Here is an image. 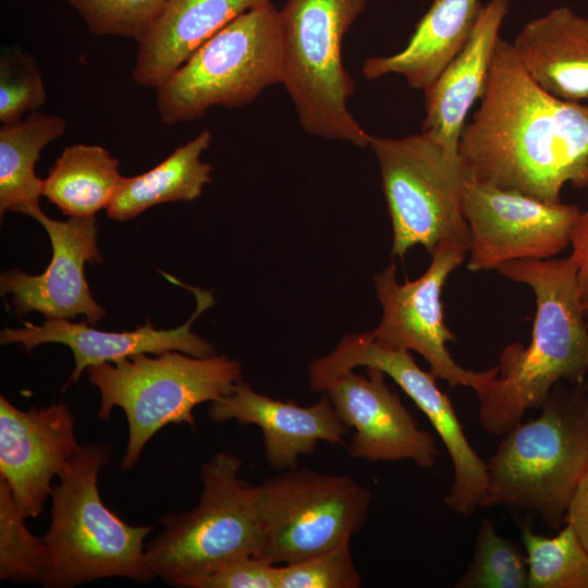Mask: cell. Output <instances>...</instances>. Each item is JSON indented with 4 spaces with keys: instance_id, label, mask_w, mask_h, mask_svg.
Segmentation results:
<instances>
[{
    "instance_id": "21",
    "label": "cell",
    "mask_w": 588,
    "mask_h": 588,
    "mask_svg": "<svg viewBox=\"0 0 588 588\" xmlns=\"http://www.w3.org/2000/svg\"><path fill=\"white\" fill-rule=\"evenodd\" d=\"M532 81L567 101L588 99V19L558 7L527 22L512 42Z\"/></svg>"
},
{
    "instance_id": "9",
    "label": "cell",
    "mask_w": 588,
    "mask_h": 588,
    "mask_svg": "<svg viewBox=\"0 0 588 588\" xmlns=\"http://www.w3.org/2000/svg\"><path fill=\"white\" fill-rule=\"evenodd\" d=\"M369 147L379 163L392 222L391 256L403 258L416 245L431 254L441 242L468 248L462 210L467 175L460 157L425 132L401 138L370 135Z\"/></svg>"
},
{
    "instance_id": "25",
    "label": "cell",
    "mask_w": 588,
    "mask_h": 588,
    "mask_svg": "<svg viewBox=\"0 0 588 588\" xmlns=\"http://www.w3.org/2000/svg\"><path fill=\"white\" fill-rule=\"evenodd\" d=\"M121 179L119 160L105 147L73 144L42 180V196L70 218L93 217L108 207Z\"/></svg>"
},
{
    "instance_id": "34",
    "label": "cell",
    "mask_w": 588,
    "mask_h": 588,
    "mask_svg": "<svg viewBox=\"0 0 588 588\" xmlns=\"http://www.w3.org/2000/svg\"><path fill=\"white\" fill-rule=\"evenodd\" d=\"M565 524L573 526L588 550V465L569 501Z\"/></svg>"
},
{
    "instance_id": "29",
    "label": "cell",
    "mask_w": 588,
    "mask_h": 588,
    "mask_svg": "<svg viewBox=\"0 0 588 588\" xmlns=\"http://www.w3.org/2000/svg\"><path fill=\"white\" fill-rule=\"evenodd\" d=\"M97 36H120L139 42L168 0H68Z\"/></svg>"
},
{
    "instance_id": "1",
    "label": "cell",
    "mask_w": 588,
    "mask_h": 588,
    "mask_svg": "<svg viewBox=\"0 0 588 588\" xmlns=\"http://www.w3.org/2000/svg\"><path fill=\"white\" fill-rule=\"evenodd\" d=\"M458 157L469 179L561 204L564 184L588 188V105L543 90L500 37Z\"/></svg>"
},
{
    "instance_id": "30",
    "label": "cell",
    "mask_w": 588,
    "mask_h": 588,
    "mask_svg": "<svg viewBox=\"0 0 588 588\" xmlns=\"http://www.w3.org/2000/svg\"><path fill=\"white\" fill-rule=\"evenodd\" d=\"M40 68L20 48H5L0 57V122H15L46 101Z\"/></svg>"
},
{
    "instance_id": "11",
    "label": "cell",
    "mask_w": 588,
    "mask_h": 588,
    "mask_svg": "<svg viewBox=\"0 0 588 588\" xmlns=\"http://www.w3.org/2000/svg\"><path fill=\"white\" fill-rule=\"evenodd\" d=\"M356 367H375L389 376L425 414L444 444L453 466L445 505L462 516L480 507L487 486V464L467 440L454 407L431 371L421 369L409 351L378 345L370 332L346 334L328 355L309 365V388L323 392L338 376Z\"/></svg>"
},
{
    "instance_id": "33",
    "label": "cell",
    "mask_w": 588,
    "mask_h": 588,
    "mask_svg": "<svg viewBox=\"0 0 588 588\" xmlns=\"http://www.w3.org/2000/svg\"><path fill=\"white\" fill-rule=\"evenodd\" d=\"M573 257L576 264V278L588 326V207L580 211L571 233Z\"/></svg>"
},
{
    "instance_id": "13",
    "label": "cell",
    "mask_w": 588,
    "mask_h": 588,
    "mask_svg": "<svg viewBox=\"0 0 588 588\" xmlns=\"http://www.w3.org/2000/svg\"><path fill=\"white\" fill-rule=\"evenodd\" d=\"M462 210L469 232L467 268L473 272L553 257L571 244L580 212L576 205H550L469 177L463 185Z\"/></svg>"
},
{
    "instance_id": "17",
    "label": "cell",
    "mask_w": 588,
    "mask_h": 588,
    "mask_svg": "<svg viewBox=\"0 0 588 588\" xmlns=\"http://www.w3.org/2000/svg\"><path fill=\"white\" fill-rule=\"evenodd\" d=\"M167 279L193 292L196 309L191 318L174 329H156L148 320L133 331L112 332L89 327L87 321L72 322L70 319H47L41 326L24 321L23 328H5L0 332V343L21 344L28 353L44 343H59L70 347L74 356V369L64 384L77 382L89 366L113 363L121 358L147 353L160 354L179 351L195 357L215 354L212 345L192 332L191 326L198 316L215 304L212 294L183 284L172 275ZM63 388V389H64Z\"/></svg>"
},
{
    "instance_id": "15",
    "label": "cell",
    "mask_w": 588,
    "mask_h": 588,
    "mask_svg": "<svg viewBox=\"0 0 588 588\" xmlns=\"http://www.w3.org/2000/svg\"><path fill=\"white\" fill-rule=\"evenodd\" d=\"M74 422L62 402L22 411L0 396V477L25 518L41 514L52 479L79 450Z\"/></svg>"
},
{
    "instance_id": "22",
    "label": "cell",
    "mask_w": 588,
    "mask_h": 588,
    "mask_svg": "<svg viewBox=\"0 0 588 588\" xmlns=\"http://www.w3.org/2000/svg\"><path fill=\"white\" fill-rule=\"evenodd\" d=\"M481 8L479 0H432L407 45L391 56L367 58L363 75L372 81L397 74L425 91L464 48Z\"/></svg>"
},
{
    "instance_id": "23",
    "label": "cell",
    "mask_w": 588,
    "mask_h": 588,
    "mask_svg": "<svg viewBox=\"0 0 588 588\" xmlns=\"http://www.w3.org/2000/svg\"><path fill=\"white\" fill-rule=\"evenodd\" d=\"M211 137V132L204 130L149 171L136 176H122L106 208L108 217L127 221L159 204L198 198L204 186L212 181V167L200 159L209 148Z\"/></svg>"
},
{
    "instance_id": "7",
    "label": "cell",
    "mask_w": 588,
    "mask_h": 588,
    "mask_svg": "<svg viewBox=\"0 0 588 588\" xmlns=\"http://www.w3.org/2000/svg\"><path fill=\"white\" fill-rule=\"evenodd\" d=\"M368 0H286L280 10L283 79L302 128L309 135L369 146L370 135L348 109L355 82L342 44Z\"/></svg>"
},
{
    "instance_id": "14",
    "label": "cell",
    "mask_w": 588,
    "mask_h": 588,
    "mask_svg": "<svg viewBox=\"0 0 588 588\" xmlns=\"http://www.w3.org/2000/svg\"><path fill=\"white\" fill-rule=\"evenodd\" d=\"M367 375L348 370L323 390L340 420L354 429L348 454L375 463L408 460L421 468L434 467L439 449L433 434L419 428L382 370L367 367Z\"/></svg>"
},
{
    "instance_id": "18",
    "label": "cell",
    "mask_w": 588,
    "mask_h": 588,
    "mask_svg": "<svg viewBox=\"0 0 588 588\" xmlns=\"http://www.w3.org/2000/svg\"><path fill=\"white\" fill-rule=\"evenodd\" d=\"M213 422L235 420L261 429L268 466L277 471L297 467L299 456L311 455L319 442L344 444L350 429L338 417L326 394L313 405L271 399L241 380L233 391L208 407Z\"/></svg>"
},
{
    "instance_id": "2",
    "label": "cell",
    "mask_w": 588,
    "mask_h": 588,
    "mask_svg": "<svg viewBox=\"0 0 588 588\" xmlns=\"http://www.w3.org/2000/svg\"><path fill=\"white\" fill-rule=\"evenodd\" d=\"M495 270L528 285L536 296L529 344L506 345L499 358L498 376L476 392L481 427L502 437L523 421L526 412L540 408L559 382H584L588 326L571 255L512 260Z\"/></svg>"
},
{
    "instance_id": "8",
    "label": "cell",
    "mask_w": 588,
    "mask_h": 588,
    "mask_svg": "<svg viewBox=\"0 0 588 588\" xmlns=\"http://www.w3.org/2000/svg\"><path fill=\"white\" fill-rule=\"evenodd\" d=\"M282 47L280 10L271 2L241 14L156 89L160 120L172 125L199 119L212 107L252 103L282 84Z\"/></svg>"
},
{
    "instance_id": "16",
    "label": "cell",
    "mask_w": 588,
    "mask_h": 588,
    "mask_svg": "<svg viewBox=\"0 0 588 588\" xmlns=\"http://www.w3.org/2000/svg\"><path fill=\"white\" fill-rule=\"evenodd\" d=\"M25 215L45 228L52 258L38 275L19 270L3 272L1 294H12V304L20 315L37 311L46 319H73L84 315L88 323L101 320L105 309L94 299L84 272L85 262L102 261L96 243L95 216L60 221L47 217L40 207Z\"/></svg>"
},
{
    "instance_id": "24",
    "label": "cell",
    "mask_w": 588,
    "mask_h": 588,
    "mask_svg": "<svg viewBox=\"0 0 588 588\" xmlns=\"http://www.w3.org/2000/svg\"><path fill=\"white\" fill-rule=\"evenodd\" d=\"M66 121L60 115L30 112L0 127V213H26L38 208L42 180L35 164L45 146L61 137Z\"/></svg>"
},
{
    "instance_id": "5",
    "label": "cell",
    "mask_w": 588,
    "mask_h": 588,
    "mask_svg": "<svg viewBox=\"0 0 588 588\" xmlns=\"http://www.w3.org/2000/svg\"><path fill=\"white\" fill-rule=\"evenodd\" d=\"M86 372L100 392L99 418L109 419L115 406L125 413L128 439L121 470H130L167 425L195 429L193 409L229 395L243 380L241 364L228 355L195 357L179 351L142 353L89 366Z\"/></svg>"
},
{
    "instance_id": "28",
    "label": "cell",
    "mask_w": 588,
    "mask_h": 588,
    "mask_svg": "<svg viewBox=\"0 0 588 588\" xmlns=\"http://www.w3.org/2000/svg\"><path fill=\"white\" fill-rule=\"evenodd\" d=\"M25 519L0 477V579L42 585L46 543L28 530Z\"/></svg>"
},
{
    "instance_id": "10",
    "label": "cell",
    "mask_w": 588,
    "mask_h": 588,
    "mask_svg": "<svg viewBox=\"0 0 588 588\" xmlns=\"http://www.w3.org/2000/svg\"><path fill=\"white\" fill-rule=\"evenodd\" d=\"M262 556L284 565L332 549L366 524L371 492L346 475L278 471L256 486Z\"/></svg>"
},
{
    "instance_id": "3",
    "label": "cell",
    "mask_w": 588,
    "mask_h": 588,
    "mask_svg": "<svg viewBox=\"0 0 588 588\" xmlns=\"http://www.w3.org/2000/svg\"><path fill=\"white\" fill-rule=\"evenodd\" d=\"M537 418L502 436L487 464L480 507L530 512L561 529L588 465V393L585 384L559 382Z\"/></svg>"
},
{
    "instance_id": "26",
    "label": "cell",
    "mask_w": 588,
    "mask_h": 588,
    "mask_svg": "<svg viewBox=\"0 0 588 588\" xmlns=\"http://www.w3.org/2000/svg\"><path fill=\"white\" fill-rule=\"evenodd\" d=\"M520 540L528 562V588H588V550L569 524L554 537L526 524Z\"/></svg>"
},
{
    "instance_id": "27",
    "label": "cell",
    "mask_w": 588,
    "mask_h": 588,
    "mask_svg": "<svg viewBox=\"0 0 588 588\" xmlns=\"http://www.w3.org/2000/svg\"><path fill=\"white\" fill-rule=\"evenodd\" d=\"M454 588H528L523 544L502 537L490 518L477 531L473 559Z\"/></svg>"
},
{
    "instance_id": "6",
    "label": "cell",
    "mask_w": 588,
    "mask_h": 588,
    "mask_svg": "<svg viewBox=\"0 0 588 588\" xmlns=\"http://www.w3.org/2000/svg\"><path fill=\"white\" fill-rule=\"evenodd\" d=\"M242 464L226 452L203 464L198 504L164 515L160 519L163 531L145 546L155 577L170 586L194 588L236 558L262 554L256 486L240 477Z\"/></svg>"
},
{
    "instance_id": "12",
    "label": "cell",
    "mask_w": 588,
    "mask_h": 588,
    "mask_svg": "<svg viewBox=\"0 0 588 588\" xmlns=\"http://www.w3.org/2000/svg\"><path fill=\"white\" fill-rule=\"evenodd\" d=\"M467 253L461 244L441 242L431 253L426 272L414 281L400 284L394 264L377 273L373 281L382 317L370 335L382 347L418 353L431 373L450 387H469L477 392L498 376L499 367L477 372L454 360L446 343L455 341L456 335L444 323L441 302L446 279Z\"/></svg>"
},
{
    "instance_id": "19",
    "label": "cell",
    "mask_w": 588,
    "mask_h": 588,
    "mask_svg": "<svg viewBox=\"0 0 588 588\" xmlns=\"http://www.w3.org/2000/svg\"><path fill=\"white\" fill-rule=\"evenodd\" d=\"M509 7L510 0H489L482 5L464 48L424 91L426 115L421 132L451 155L458 156L468 112L485 91Z\"/></svg>"
},
{
    "instance_id": "4",
    "label": "cell",
    "mask_w": 588,
    "mask_h": 588,
    "mask_svg": "<svg viewBox=\"0 0 588 588\" xmlns=\"http://www.w3.org/2000/svg\"><path fill=\"white\" fill-rule=\"evenodd\" d=\"M111 451L108 443L81 446L52 487L51 522L44 536L46 588H71L107 577L139 584L155 578L144 546L152 527L128 525L100 498L98 475Z\"/></svg>"
},
{
    "instance_id": "20",
    "label": "cell",
    "mask_w": 588,
    "mask_h": 588,
    "mask_svg": "<svg viewBox=\"0 0 588 588\" xmlns=\"http://www.w3.org/2000/svg\"><path fill=\"white\" fill-rule=\"evenodd\" d=\"M267 2L270 0H168L137 42L133 81L157 89L216 33Z\"/></svg>"
},
{
    "instance_id": "31",
    "label": "cell",
    "mask_w": 588,
    "mask_h": 588,
    "mask_svg": "<svg viewBox=\"0 0 588 588\" xmlns=\"http://www.w3.org/2000/svg\"><path fill=\"white\" fill-rule=\"evenodd\" d=\"M351 539L297 562L280 566V588H357L362 585Z\"/></svg>"
},
{
    "instance_id": "32",
    "label": "cell",
    "mask_w": 588,
    "mask_h": 588,
    "mask_svg": "<svg viewBox=\"0 0 588 588\" xmlns=\"http://www.w3.org/2000/svg\"><path fill=\"white\" fill-rule=\"evenodd\" d=\"M194 588H280V566L260 554L236 558Z\"/></svg>"
},
{
    "instance_id": "35",
    "label": "cell",
    "mask_w": 588,
    "mask_h": 588,
    "mask_svg": "<svg viewBox=\"0 0 588 588\" xmlns=\"http://www.w3.org/2000/svg\"><path fill=\"white\" fill-rule=\"evenodd\" d=\"M586 391L588 393V382L585 384Z\"/></svg>"
}]
</instances>
